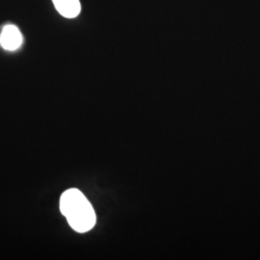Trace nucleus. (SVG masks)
I'll list each match as a JSON object with an SVG mask.
<instances>
[{
	"label": "nucleus",
	"mask_w": 260,
	"mask_h": 260,
	"mask_svg": "<svg viewBox=\"0 0 260 260\" xmlns=\"http://www.w3.org/2000/svg\"><path fill=\"white\" fill-rule=\"evenodd\" d=\"M22 35L15 25H6L0 35V45L6 50H17L22 45Z\"/></svg>",
	"instance_id": "obj_2"
},
{
	"label": "nucleus",
	"mask_w": 260,
	"mask_h": 260,
	"mask_svg": "<svg viewBox=\"0 0 260 260\" xmlns=\"http://www.w3.org/2000/svg\"><path fill=\"white\" fill-rule=\"evenodd\" d=\"M56 10L61 16L74 19L77 17L81 11V5L79 0H52Z\"/></svg>",
	"instance_id": "obj_3"
},
{
	"label": "nucleus",
	"mask_w": 260,
	"mask_h": 260,
	"mask_svg": "<svg viewBox=\"0 0 260 260\" xmlns=\"http://www.w3.org/2000/svg\"><path fill=\"white\" fill-rule=\"evenodd\" d=\"M60 210L73 230L79 233L91 231L96 222L93 206L81 191L72 188L60 198Z\"/></svg>",
	"instance_id": "obj_1"
}]
</instances>
